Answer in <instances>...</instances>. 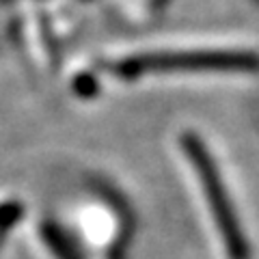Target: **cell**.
<instances>
[{
	"instance_id": "obj_1",
	"label": "cell",
	"mask_w": 259,
	"mask_h": 259,
	"mask_svg": "<svg viewBox=\"0 0 259 259\" xmlns=\"http://www.w3.org/2000/svg\"><path fill=\"white\" fill-rule=\"evenodd\" d=\"M182 145L186 153H188V158L192 160L194 168H197L203 192L209 201V205H212V216L216 221V227L225 240L227 253H229L231 259H248V244L244 240V233L240 231L238 218L231 209L229 197H227V192L223 188L221 177H218V171L212 158H209V153L205 151V147L194 134H184Z\"/></svg>"
},
{
	"instance_id": "obj_3",
	"label": "cell",
	"mask_w": 259,
	"mask_h": 259,
	"mask_svg": "<svg viewBox=\"0 0 259 259\" xmlns=\"http://www.w3.org/2000/svg\"><path fill=\"white\" fill-rule=\"evenodd\" d=\"M46 240H48V244H50V248L61 259H76L74 253H71V248L67 246V242H65L54 229H46Z\"/></svg>"
},
{
	"instance_id": "obj_2",
	"label": "cell",
	"mask_w": 259,
	"mask_h": 259,
	"mask_svg": "<svg viewBox=\"0 0 259 259\" xmlns=\"http://www.w3.org/2000/svg\"><path fill=\"white\" fill-rule=\"evenodd\" d=\"M259 59L238 52H192V54H160L139 56L117 65V74L136 78L147 71H257Z\"/></svg>"
}]
</instances>
